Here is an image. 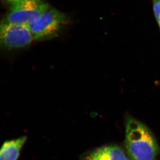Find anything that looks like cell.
<instances>
[{"label":"cell","mask_w":160,"mask_h":160,"mask_svg":"<svg viewBox=\"0 0 160 160\" xmlns=\"http://www.w3.org/2000/svg\"><path fill=\"white\" fill-rule=\"evenodd\" d=\"M125 146L132 160H155L160 151L151 131L142 122L132 118L126 121Z\"/></svg>","instance_id":"6da1fadb"},{"label":"cell","mask_w":160,"mask_h":160,"mask_svg":"<svg viewBox=\"0 0 160 160\" xmlns=\"http://www.w3.org/2000/svg\"><path fill=\"white\" fill-rule=\"evenodd\" d=\"M43 0H22L13 3L6 16L0 22L29 26L49 8Z\"/></svg>","instance_id":"7a4b0ae2"},{"label":"cell","mask_w":160,"mask_h":160,"mask_svg":"<svg viewBox=\"0 0 160 160\" xmlns=\"http://www.w3.org/2000/svg\"><path fill=\"white\" fill-rule=\"evenodd\" d=\"M65 15L49 8L28 27L34 41H44L55 37L66 23Z\"/></svg>","instance_id":"3957f363"},{"label":"cell","mask_w":160,"mask_h":160,"mask_svg":"<svg viewBox=\"0 0 160 160\" xmlns=\"http://www.w3.org/2000/svg\"><path fill=\"white\" fill-rule=\"evenodd\" d=\"M33 41L27 26L0 22V49H22L30 46Z\"/></svg>","instance_id":"277c9868"},{"label":"cell","mask_w":160,"mask_h":160,"mask_svg":"<svg viewBox=\"0 0 160 160\" xmlns=\"http://www.w3.org/2000/svg\"><path fill=\"white\" fill-rule=\"evenodd\" d=\"M86 160H129L123 150L116 145L101 147L92 151Z\"/></svg>","instance_id":"5b68a950"},{"label":"cell","mask_w":160,"mask_h":160,"mask_svg":"<svg viewBox=\"0 0 160 160\" xmlns=\"http://www.w3.org/2000/svg\"><path fill=\"white\" fill-rule=\"evenodd\" d=\"M27 137L23 136L16 139L6 140L0 148V160H17Z\"/></svg>","instance_id":"8992f818"},{"label":"cell","mask_w":160,"mask_h":160,"mask_svg":"<svg viewBox=\"0 0 160 160\" xmlns=\"http://www.w3.org/2000/svg\"><path fill=\"white\" fill-rule=\"evenodd\" d=\"M153 6L154 15L160 28V0H153Z\"/></svg>","instance_id":"52a82bcc"},{"label":"cell","mask_w":160,"mask_h":160,"mask_svg":"<svg viewBox=\"0 0 160 160\" xmlns=\"http://www.w3.org/2000/svg\"><path fill=\"white\" fill-rule=\"evenodd\" d=\"M8 1H9L11 2H12V3H16V2H17L20 1H22V0H8Z\"/></svg>","instance_id":"ba28073f"}]
</instances>
